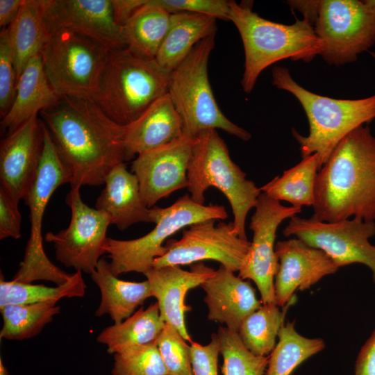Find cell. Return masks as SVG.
I'll list each match as a JSON object with an SVG mask.
<instances>
[{
    "mask_svg": "<svg viewBox=\"0 0 375 375\" xmlns=\"http://www.w3.org/2000/svg\"><path fill=\"white\" fill-rule=\"evenodd\" d=\"M301 212V208L283 206L263 192L258 197L249 224L252 242L238 276L255 283L263 304L275 303L274 278L278 266L274 244L277 228L285 219Z\"/></svg>",
    "mask_w": 375,
    "mask_h": 375,
    "instance_id": "9a60e30c",
    "label": "cell"
},
{
    "mask_svg": "<svg viewBox=\"0 0 375 375\" xmlns=\"http://www.w3.org/2000/svg\"><path fill=\"white\" fill-rule=\"evenodd\" d=\"M210 219L192 224L179 240L166 243L165 253L156 258L153 267L181 266L201 260L217 261L228 269L239 272L249 252L251 242L234 232L233 222Z\"/></svg>",
    "mask_w": 375,
    "mask_h": 375,
    "instance_id": "5bb4252c",
    "label": "cell"
},
{
    "mask_svg": "<svg viewBox=\"0 0 375 375\" xmlns=\"http://www.w3.org/2000/svg\"><path fill=\"white\" fill-rule=\"evenodd\" d=\"M278 266L274 278L275 303L285 306L297 290L309 289L325 276L334 274L338 266L322 250L298 238L275 244Z\"/></svg>",
    "mask_w": 375,
    "mask_h": 375,
    "instance_id": "d6986e66",
    "label": "cell"
},
{
    "mask_svg": "<svg viewBox=\"0 0 375 375\" xmlns=\"http://www.w3.org/2000/svg\"><path fill=\"white\" fill-rule=\"evenodd\" d=\"M194 139L183 135L137 156L131 172L139 182L142 199L152 208L161 199L188 188V169Z\"/></svg>",
    "mask_w": 375,
    "mask_h": 375,
    "instance_id": "2e32d148",
    "label": "cell"
},
{
    "mask_svg": "<svg viewBox=\"0 0 375 375\" xmlns=\"http://www.w3.org/2000/svg\"><path fill=\"white\" fill-rule=\"evenodd\" d=\"M17 73L7 28L0 33V116L11 107L16 94Z\"/></svg>",
    "mask_w": 375,
    "mask_h": 375,
    "instance_id": "74e56055",
    "label": "cell"
},
{
    "mask_svg": "<svg viewBox=\"0 0 375 375\" xmlns=\"http://www.w3.org/2000/svg\"><path fill=\"white\" fill-rule=\"evenodd\" d=\"M145 0H112L117 22L123 26L130 17L142 6Z\"/></svg>",
    "mask_w": 375,
    "mask_h": 375,
    "instance_id": "7bdbcfd3",
    "label": "cell"
},
{
    "mask_svg": "<svg viewBox=\"0 0 375 375\" xmlns=\"http://www.w3.org/2000/svg\"><path fill=\"white\" fill-rule=\"evenodd\" d=\"M223 375H265L269 356L253 354L243 344L238 332L220 326L217 331Z\"/></svg>",
    "mask_w": 375,
    "mask_h": 375,
    "instance_id": "e575fe53",
    "label": "cell"
},
{
    "mask_svg": "<svg viewBox=\"0 0 375 375\" xmlns=\"http://www.w3.org/2000/svg\"><path fill=\"white\" fill-rule=\"evenodd\" d=\"M82 272L76 271L65 283L56 287L6 281L0 278V308L10 304H29L50 301H58L67 297H82L87 285Z\"/></svg>",
    "mask_w": 375,
    "mask_h": 375,
    "instance_id": "1f68e13d",
    "label": "cell"
},
{
    "mask_svg": "<svg viewBox=\"0 0 375 375\" xmlns=\"http://www.w3.org/2000/svg\"><path fill=\"white\" fill-rule=\"evenodd\" d=\"M165 325L156 301L146 309L141 307L123 322L105 328L97 341L107 347L108 353L114 354L129 347L155 343Z\"/></svg>",
    "mask_w": 375,
    "mask_h": 375,
    "instance_id": "f1b7e54d",
    "label": "cell"
},
{
    "mask_svg": "<svg viewBox=\"0 0 375 375\" xmlns=\"http://www.w3.org/2000/svg\"><path fill=\"white\" fill-rule=\"evenodd\" d=\"M169 75L156 59L138 56L126 47L113 49L91 99L110 119L126 126L167 93Z\"/></svg>",
    "mask_w": 375,
    "mask_h": 375,
    "instance_id": "5b68a950",
    "label": "cell"
},
{
    "mask_svg": "<svg viewBox=\"0 0 375 375\" xmlns=\"http://www.w3.org/2000/svg\"><path fill=\"white\" fill-rule=\"evenodd\" d=\"M6 28L17 83L27 63L41 52L49 37L44 17V0H24L16 18Z\"/></svg>",
    "mask_w": 375,
    "mask_h": 375,
    "instance_id": "4316f807",
    "label": "cell"
},
{
    "mask_svg": "<svg viewBox=\"0 0 375 375\" xmlns=\"http://www.w3.org/2000/svg\"><path fill=\"white\" fill-rule=\"evenodd\" d=\"M90 276L101 292V301L94 315L99 317L108 315L114 324L131 316L138 306L152 297L148 280L133 282L119 279L112 274L109 262L104 258L99 260Z\"/></svg>",
    "mask_w": 375,
    "mask_h": 375,
    "instance_id": "d4e9b609",
    "label": "cell"
},
{
    "mask_svg": "<svg viewBox=\"0 0 375 375\" xmlns=\"http://www.w3.org/2000/svg\"><path fill=\"white\" fill-rule=\"evenodd\" d=\"M173 326L165 323L156 341L168 375H193L190 345Z\"/></svg>",
    "mask_w": 375,
    "mask_h": 375,
    "instance_id": "8d00e7d4",
    "label": "cell"
},
{
    "mask_svg": "<svg viewBox=\"0 0 375 375\" xmlns=\"http://www.w3.org/2000/svg\"><path fill=\"white\" fill-rule=\"evenodd\" d=\"M283 233L322 250L339 268L352 263L365 265L371 269L375 283V246L369 242L375 235L374 222L353 218L326 222L295 215Z\"/></svg>",
    "mask_w": 375,
    "mask_h": 375,
    "instance_id": "7c38bea8",
    "label": "cell"
},
{
    "mask_svg": "<svg viewBox=\"0 0 375 375\" xmlns=\"http://www.w3.org/2000/svg\"><path fill=\"white\" fill-rule=\"evenodd\" d=\"M313 218L375 220V137L367 125L349 133L319 170Z\"/></svg>",
    "mask_w": 375,
    "mask_h": 375,
    "instance_id": "7a4b0ae2",
    "label": "cell"
},
{
    "mask_svg": "<svg viewBox=\"0 0 375 375\" xmlns=\"http://www.w3.org/2000/svg\"><path fill=\"white\" fill-rule=\"evenodd\" d=\"M112 355V375H168L156 342L129 347Z\"/></svg>",
    "mask_w": 375,
    "mask_h": 375,
    "instance_id": "d590c367",
    "label": "cell"
},
{
    "mask_svg": "<svg viewBox=\"0 0 375 375\" xmlns=\"http://www.w3.org/2000/svg\"><path fill=\"white\" fill-rule=\"evenodd\" d=\"M171 13L189 12L229 20V1L224 0H153Z\"/></svg>",
    "mask_w": 375,
    "mask_h": 375,
    "instance_id": "f35d334b",
    "label": "cell"
},
{
    "mask_svg": "<svg viewBox=\"0 0 375 375\" xmlns=\"http://www.w3.org/2000/svg\"><path fill=\"white\" fill-rule=\"evenodd\" d=\"M215 272L212 268L199 262L192 265L190 271L169 265L153 267L144 274L149 282L152 297L157 299L161 317L190 343L192 340L187 330L185 315L191 308L185 303V296L190 290L201 286Z\"/></svg>",
    "mask_w": 375,
    "mask_h": 375,
    "instance_id": "ffe728a7",
    "label": "cell"
},
{
    "mask_svg": "<svg viewBox=\"0 0 375 375\" xmlns=\"http://www.w3.org/2000/svg\"><path fill=\"white\" fill-rule=\"evenodd\" d=\"M80 189L71 188L65 198L71 210L68 226L56 233H47L44 240L53 243L56 259L65 267L91 274L106 253L103 247L111 220L106 212L86 205Z\"/></svg>",
    "mask_w": 375,
    "mask_h": 375,
    "instance_id": "4fadbf2b",
    "label": "cell"
},
{
    "mask_svg": "<svg viewBox=\"0 0 375 375\" xmlns=\"http://www.w3.org/2000/svg\"><path fill=\"white\" fill-rule=\"evenodd\" d=\"M39 114L70 176L71 188L104 184L109 172L126 161L124 126L91 98L62 97Z\"/></svg>",
    "mask_w": 375,
    "mask_h": 375,
    "instance_id": "6da1fadb",
    "label": "cell"
},
{
    "mask_svg": "<svg viewBox=\"0 0 375 375\" xmlns=\"http://www.w3.org/2000/svg\"><path fill=\"white\" fill-rule=\"evenodd\" d=\"M288 4L292 10H297L314 26L317 20L319 10V1H288Z\"/></svg>",
    "mask_w": 375,
    "mask_h": 375,
    "instance_id": "f6af8a7d",
    "label": "cell"
},
{
    "mask_svg": "<svg viewBox=\"0 0 375 375\" xmlns=\"http://www.w3.org/2000/svg\"><path fill=\"white\" fill-rule=\"evenodd\" d=\"M40 53L47 76L61 97L92 98L109 50L67 30H53Z\"/></svg>",
    "mask_w": 375,
    "mask_h": 375,
    "instance_id": "9c48e42d",
    "label": "cell"
},
{
    "mask_svg": "<svg viewBox=\"0 0 375 375\" xmlns=\"http://www.w3.org/2000/svg\"><path fill=\"white\" fill-rule=\"evenodd\" d=\"M229 21L237 28L244 47L243 91L250 93L267 67L285 59L310 62L319 55L322 43L314 27L303 19L283 24L262 18L251 3L229 1Z\"/></svg>",
    "mask_w": 375,
    "mask_h": 375,
    "instance_id": "3957f363",
    "label": "cell"
},
{
    "mask_svg": "<svg viewBox=\"0 0 375 375\" xmlns=\"http://www.w3.org/2000/svg\"><path fill=\"white\" fill-rule=\"evenodd\" d=\"M171 14L153 0H145L123 25L126 47L138 56L155 59L167 33Z\"/></svg>",
    "mask_w": 375,
    "mask_h": 375,
    "instance_id": "83f0119b",
    "label": "cell"
},
{
    "mask_svg": "<svg viewBox=\"0 0 375 375\" xmlns=\"http://www.w3.org/2000/svg\"><path fill=\"white\" fill-rule=\"evenodd\" d=\"M62 97L51 84L41 53H38L19 76L13 103L1 118V131L12 133L33 115L56 105Z\"/></svg>",
    "mask_w": 375,
    "mask_h": 375,
    "instance_id": "cb8c5ba5",
    "label": "cell"
},
{
    "mask_svg": "<svg viewBox=\"0 0 375 375\" xmlns=\"http://www.w3.org/2000/svg\"><path fill=\"white\" fill-rule=\"evenodd\" d=\"M17 201L0 186V239L21 238L22 217Z\"/></svg>",
    "mask_w": 375,
    "mask_h": 375,
    "instance_id": "60d3db41",
    "label": "cell"
},
{
    "mask_svg": "<svg viewBox=\"0 0 375 375\" xmlns=\"http://www.w3.org/2000/svg\"><path fill=\"white\" fill-rule=\"evenodd\" d=\"M354 373L355 375H375V330L357 356Z\"/></svg>",
    "mask_w": 375,
    "mask_h": 375,
    "instance_id": "b9f144b4",
    "label": "cell"
},
{
    "mask_svg": "<svg viewBox=\"0 0 375 375\" xmlns=\"http://www.w3.org/2000/svg\"><path fill=\"white\" fill-rule=\"evenodd\" d=\"M210 342L201 345L191 342L190 356L193 375H218L217 362L220 344L217 333L211 335Z\"/></svg>",
    "mask_w": 375,
    "mask_h": 375,
    "instance_id": "ab89813d",
    "label": "cell"
},
{
    "mask_svg": "<svg viewBox=\"0 0 375 375\" xmlns=\"http://www.w3.org/2000/svg\"><path fill=\"white\" fill-rule=\"evenodd\" d=\"M156 208V226L147 234L128 240L107 238L103 248L110 259V267L115 276L128 272L144 274L153 268L154 260L165 253L166 247L162 244L173 234L196 223L228 217L224 206L201 205L188 194L170 206Z\"/></svg>",
    "mask_w": 375,
    "mask_h": 375,
    "instance_id": "ba28073f",
    "label": "cell"
},
{
    "mask_svg": "<svg viewBox=\"0 0 375 375\" xmlns=\"http://www.w3.org/2000/svg\"><path fill=\"white\" fill-rule=\"evenodd\" d=\"M215 34L199 42L171 72L167 94L179 116L183 135L194 138L208 129H222L242 140L251 135L230 121L215 99L208 75V64L215 47Z\"/></svg>",
    "mask_w": 375,
    "mask_h": 375,
    "instance_id": "52a82bcc",
    "label": "cell"
},
{
    "mask_svg": "<svg viewBox=\"0 0 375 375\" xmlns=\"http://www.w3.org/2000/svg\"><path fill=\"white\" fill-rule=\"evenodd\" d=\"M105 187L96 201L95 208L106 212L111 224L124 231L139 222L155 224L156 206L144 203L136 176L125 162L115 166L107 175Z\"/></svg>",
    "mask_w": 375,
    "mask_h": 375,
    "instance_id": "7402d4cb",
    "label": "cell"
},
{
    "mask_svg": "<svg viewBox=\"0 0 375 375\" xmlns=\"http://www.w3.org/2000/svg\"><path fill=\"white\" fill-rule=\"evenodd\" d=\"M0 375H8V372L1 358L0 359Z\"/></svg>",
    "mask_w": 375,
    "mask_h": 375,
    "instance_id": "bcb514c9",
    "label": "cell"
},
{
    "mask_svg": "<svg viewBox=\"0 0 375 375\" xmlns=\"http://www.w3.org/2000/svg\"><path fill=\"white\" fill-rule=\"evenodd\" d=\"M296 301L293 297L281 310L276 303H262L242 322L238 335L245 347L253 354L267 356L276 346L279 331L284 324L290 305Z\"/></svg>",
    "mask_w": 375,
    "mask_h": 375,
    "instance_id": "4dcf8cb0",
    "label": "cell"
},
{
    "mask_svg": "<svg viewBox=\"0 0 375 375\" xmlns=\"http://www.w3.org/2000/svg\"><path fill=\"white\" fill-rule=\"evenodd\" d=\"M272 80L275 87L291 93L302 106L309 133L303 136L292 128V135L300 145L302 158L317 155L319 169L349 133L375 119V94L358 99L319 95L299 85L290 70L281 66L273 68Z\"/></svg>",
    "mask_w": 375,
    "mask_h": 375,
    "instance_id": "277c9868",
    "label": "cell"
},
{
    "mask_svg": "<svg viewBox=\"0 0 375 375\" xmlns=\"http://www.w3.org/2000/svg\"><path fill=\"white\" fill-rule=\"evenodd\" d=\"M57 301L10 304L0 308L3 326L0 338L24 340L38 335L60 312Z\"/></svg>",
    "mask_w": 375,
    "mask_h": 375,
    "instance_id": "836d02e7",
    "label": "cell"
},
{
    "mask_svg": "<svg viewBox=\"0 0 375 375\" xmlns=\"http://www.w3.org/2000/svg\"><path fill=\"white\" fill-rule=\"evenodd\" d=\"M44 17L49 32L69 31L109 51L126 47L112 0H44Z\"/></svg>",
    "mask_w": 375,
    "mask_h": 375,
    "instance_id": "ac0fdd59",
    "label": "cell"
},
{
    "mask_svg": "<svg viewBox=\"0 0 375 375\" xmlns=\"http://www.w3.org/2000/svg\"><path fill=\"white\" fill-rule=\"evenodd\" d=\"M278 340L269 356L265 375H290L299 365L325 347L322 339L300 335L295 329L294 322L282 326Z\"/></svg>",
    "mask_w": 375,
    "mask_h": 375,
    "instance_id": "d6a6232c",
    "label": "cell"
},
{
    "mask_svg": "<svg viewBox=\"0 0 375 375\" xmlns=\"http://www.w3.org/2000/svg\"><path fill=\"white\" fill-rule=\"evenodd\" d=\"M201 287L206 293L203 301L208 319L224 324L235 332L244 319L262 304L248 281L222 265Z\"/></svg>",
    "mask_w": 375,
    "mask_h": 375,
    "instance_id": "44dd1931",
    "label": "cell"
},
{
    "mask_svg": "<svg viewBox=\"0 0 375 375\" xmlns=\"http://www.w3.org/2000/svg\"><path fill=\"white\" fill-rule=\"evenodd\" d=\"M45 126L33 115L0 144V186L18 202L28 197L37 178L44 146Z\"/></svg>",
    "mask_w": 375,
    "mask_h": 375,
    "instance_id": "e0dca14e",
    "label": "cell"
},
{
    "mask_svg": "<svg viewBox=\"0 0 375 375\" xmlns=\"http://www.w3.org/2000/svg\"><path fill=\"white\" fill-rule=\"evenodd\" d=\"M24 0H0V27L8 28L16 18Z\"/></svg>",
    "mask_w": 375,
    "mask_h": 375,
    "instance_id": "ee69618b",
    "label": "cell"
},
{
    "mask_svg": "<svg viewBox=\"0 0 375 375\" xmlns=\"http://www.w3.org/2000/svg\"><path fill=\"white\" fill-rule=\"evenodd\" d=\"M70 180L45 126L44 146L38 174L24 201L29 208L30 236L23 260L12 281L32 283L43 280L60 285L71 277L72 274L63 271L49 259L44 250L42 235L43 216L51 195L59 186L69 184Z\"/></svg>",
    "mask_w": 375,
    "mask_h": 375,
    "instance_id": "30bf717a",
    "label": "cell"
},
{
    "mask_svg": "<svg viewBox=\"0 0 375 375\" xmlns=\"http://www.w3.org/2000/svg\"><path fill=\"white\" fill-rule=\"evenodd\" d=\"M319 170L318 156L312 154L303 158L299 163L260 188L272 199L288 201L292 206H312Z\"/></svg>",
    "mask_w": 375,
    "mask_h": 375,
    "instance_id": "f546056e",
    "label": "cell"
},
{
    "mask_svg": "<svg viewBox=\"0 0 375 375\" xmlns=\"http://www.w3.org/2000/svg\"><path fill=\"white\" fill-rule=\"evenodd\" d=\"M371 53V55L373 56V58H374V60H375V53L372 52V53Z\"/></svg>",
    "mask_w": 375,
    "mask_h": 375,
    "instance_id": "7dc6e473",
    "label": "cell"
},
{
    "mask_svg": "<svg viewBox=\"0 0 375 375\" xmlns=\"http://www.w3.org/2000/svg\"><path fill=\"white\" fill-rule=\"evenodd\" d=\"M216 21L215 17L204 14L189 12L172 13L167 33L156 60L171 72L199 42L215 34Z\"/></svg>",
    "mask_w": 375,
    "mask_h": 375,
    "instance_id": "484cf974",
    "label": "cell"
},
{
    "mask_svg": "<svg viewBox=\"0 0 375 375\" xmlns=\"http://www.w3.org/2000/svg\"><path fill=\"white\" fill-rule=\"evenodd\" d=\"M190 198L205 205V192L217 188L228 200L233 211L234 232L247 239L245 222L249 210L255 208L260 188L246 178V174L231 158L224 140L215 129L201 132L194 139L188 169Z\"/></svg>",
    "mask_w": 375,
    "mask_h": 375,
    "instance_id": "8992f818",
    "label": "cell"
},
{
    "mask_svg": "<svg viewBox=\"0 0 375 375\" xmlns=\"http://www.w3.org/2000/svg\"><path fill=\"white\" fill-rule=\"evenodd\" d=\"M313 27L328 64L353 62L375 44V0H319Z\"/></svg>",
    "mask_w": 375,
    "mask_h": 375,
    "instance_id": "8fae6325",
    "label": "cell"
},
{
    "mask_svg": "<svg viewBox=\"0 0 375 375\" xmlns=\"http://www.w3.org/2000/svg\"><path fill=\"white\" fill-rule=\"evenodd\" d=\"M183 135L181 119L167 93L151 103L134 122L124 126L126 161Z\"/></svg>",
    "mask_w": 375,
    "mask_h": 375,
    "instance_id": "603a6c76",
    "label": "cell"
}]
</instances>
